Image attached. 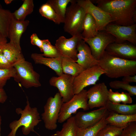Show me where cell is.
<instances>
[{
	"label": "cell",
	"mask_w": 136,
	"mask_h": 136,
	"mask_svg": "<svg viewBox=\"0 0 136 136\" xmlns=\"http://www.w3.org/2000/svg\"><path fill=\"white\" fill-rule=\"evenodd\" d=\"M96 6L108 13L112 23L124 26L136 23V0H97Z\"/></svg>",
	"instance_id": "1"
},
{
	"label": "cell",
	"mask_w": 136,
	"mask_h": 136,
	"mask_svg": "<svg viewBox=\"0 0 136 136\" xmlns=\"http://www.w3.org/2000/svg\"><path fill=\"white\" fill-rule=\"evenodd\" d=\"M98 65L108 77L116 78L136 74V60L121 58L105 51L99 60Z\"/></svg>",
	"instance_id": "2"
},
{
	"label": "cell",
	"mask_w": 136,
	"mask_h": 136,
	"mask_svg": "<svg viewBox=\"0 0 136 136\" xmlns=\"http://www.w3.org/2000/svg\"><path fill=\"white\" fill-rule=\"evenodd\" d=\"M26 105L23 110L20 108L16 110L18 115H20V118L15 120L9 124L11 131L8 136H16V133L18 129L22 126V131L25 135L34 131L35 127L41 121L40 114L36 107L31 108L28 98H27Z\"/></svg>",
	"instance_id": "3"
},
{
	"label": "cell",
	"mask_w": 136,
	"mask_h": 136,
	"mask_svg": "<svg viewBox=\"0 0 136 136\" xmlns=\"http://www.w3.org/2000/svg\"><path fill=\"white\" fill-rule=\"evenodd\" d=\"M70 3V5L66 8L63 22V29L65 32L73 36L82 33L86 13L76 0H73Z\"/></svg>",
	"instance_id": "4"
},
{
	"label": "cell",
	"mask_w": 136,
	"mask_h": 136,
	"mask_svg": "<svg viewBox=\"0 0 136 136\" xmlns=\"http://www.w3.org/2000/svg\"><path fill=\"white\" fill-rule=\"evenodd\" d=\"M16 70L14 80L26 88L41 86L40 75L34 69L31 62L23 59L13 66Z\"/></svg>",
	"instance_id": "5"
},
{
	"label": "cell",
	"mask_w": 136,
	"mask_h": 136,
	"mask_svg": "<svg viewBox=\"0 0 136 136\" xmlns=\"http://www.w3.org/2000/svg\"><path fill=\"white\" fill-rule=\"evenodd\" d=\"M87 91L84 89L79 93L75 94L69 101L63 103L59 114L58 123H61L65 122L79 109L84 111L89 109Z\"/></svg>",
	"instance_id": "6"
},
{
	"label": "cell",
	"mask_w": 136,
	"mask_h": 136,
	"mask_svg": "<svg viewBox=\"0 0 136 136\" xmlns=\"http://www.w3.org/2000/svg\"><path fill=\"white\" fill-rule=\"evenodd\" d=\"M63 103L58 92L53 97L50 96L48 99L44 106V112L41 114L42 119L47 129L52 130L57 128V122Z\"/></svg>",
	"instance_id": "7"
},
{
	"label": "cell",
	"mask_w": 136,
	"mask_h": 136,
	"mask_svg": "<svg viewBox=\"0 0 136 136\" xmlns=\"http://www.w3.org/2000/svg\"><path fill=\"white\" fill-rule=\"evenodd\" d=\"M105 73L98 65L84 70L74 78L73 89L74 94L79 93L88 86L95 84L100 76Z\"/></svg>",
	"instance_id": "8"
},
{
	"label": "cell",
	"mask_w": 136,
	"mask_h": 136,
	"mask_svg": "<svg viewBox=\"0 0 136 136\" xmlns=\"http://www.w3.org/2000/svg\"><path fill=\"white\" fill-rule=\"evenodd\" d=\"M82 39L90 47L93 56L98 60L104 54L107 46L116 41L114 36L105 30L99 31L93 38Z\"/></svg>",
	"instance_id": "9"
},
{
	"label": "cell",
	"mask_w": 136,
	"mask_h": 136,
	"mask_svg": "<svg viewBox=\"0 0 136 136\" xmlns=\"http://www.w3.org/2000/svg\"><path fill=\"white\" fill-rule=\"evenodd\" d=\"M78 4L82 7L86 13L91 15L94 19L98 31L104 30L106 26L112 23L111 16L107 13L94 5L90 0H76Z\"/></svg>",
	"instance_id": "10"
},
{
	"label": "cell",
	"mask_w": 136,
	"mask_h": 136,
	"mask_svg": "<svg viewBox=\"0 0 136 136\" xmlns=\"http://www.w3.org/2000/svg\"><path fill=\"white\" fill-rule=\"evenodd\" d=\"M136 30V23L131 25L124 26L111 23L106 26L104 30L115 38V42L121 43L127 41L135 45Z\"/></svg>",
	"instance_id": "11"
},
{
	"label": "cell",
	"mask_w": 136,
	"mask_h": 136,
	"mask_svg": "<svg viewBox=\"0 0 136 136\" xmlns=\"http://www.w3.org/2000/svg\"><path fill=\"white\" fill-rule=\"evenodd\" d=\"M109 113L105 107L88 112H80L74 116L75 123L79 128L84 129L92 127L97 123Z\"/></svg>",
	"instance_id": "12"
},
{
	"label": "cell",
	"mask_w": 136,
	"mask_h": 136,
	"mask_svg": "<svg viewBox=\"0 0 136 136\" xmlns=\"http://www.w3.org/2000/svg\"><path fill=\"white\" fill-rule=\"evenodd\" d=\"M82 39L81 33L77 34L69 39L61 36L56 40L55 46L62 57H67L76 61L77 59L78 45Z\"/></svg>",
	"instance_id": "13"
},
{
	"label": "cell",
	"mask_w": 136,
	"mask_h": 136,
	"mask_svg": "<svg viewBox=\"0 0 136 136\" xmlns=\"http://www.w3.org/2000/svg\"><path fill=\"white\" fill-rule=\"evenodd\" d=\"M74 77L63 73L57 77H52L49 80L50 85L58 89L63 103L69 101L74 95L73 89Z\"/></svg>",
	"instance_id": "14"
},
{
	"label": "cell",
	"mask_w": 136,
	"mask_h": 136,
	"mask_svg": "<svg viewBox=\"0 0 136 136\" xmlns=\"http://www.w3.org/2000/svg\"><path fill=\"white\" fill-rule=\"evenodd\" d=\"M108 90L104 82L95 84L87 91L89 109L105 107L108 99Z\"/></svg>",
	"instance_id": "15"
},
{
	"label": "cell",
	"mask_w": 136,
	"mask_h": 136,
	"mask_svg": "<svg viewBox=\"0 0 136 136\" xmlns=\"http://www.w3.org/2000/svg\"><path fill=\"white\" fill-rule=\"evenodd\" d=\"M105 51L114 56L129 60H136V47L132 44L115 42L107 47Z\"/></svg>",
	"instance_id": "16"
},
{
	"label": "cell",
	"mask_w": 136,
	"mask_h": 136,
	"mask_svg": "<svg viewBox=\"0 0 136 136\" xmlns=\"http://www.w3.org/2000/svg\"><path fill=\"white\" fill-rule=\"evenodd\" d=\"M77 50L75 61L85 69L98 65L99 60L94 57L90 47L83 39L79 43Z\"/></svg>",
	"instance_id": "17"
},
{
	"label": "cell",
	"mask_w": 136,
	"mask_h": 136,
	"mask_svg": "<svg viewBox=\"0 0 136 136\" xmlns=\"http://www.w3.org/2000/svg\"><path fill=\"white\" fill-rule=\"evenodd\" d=\"M29 21L28 20L18 21L13 17L10 23L9 31V42L17 47L21 48L20 44V38L28 25Z\"/></svg>",
	"instance_id": "18"
},
{
	"label": "cell",
	"mask_w": 136,
	"mask_h": 136,
	"mask_svg": "<svg viewBox=\"0 0 136 136\" xmlns=\"http://www.w3.org/2000/svg\"><path fill=\"white\" fill-rule=\"evenodd\" d=\"M31 57L35 63L48 66L54 71L58 76L63 73L61 65L62 57L56 58L47 57L42 54L33 53L31 54Z\"/></svg>",
	"instance_id": "19"
},
{
	"label": "cell",
	"mask_w": 136,
	"mask_h": 136,
	"mask_svg": "<svg viewBox=\"0 0 136 136\" xmlns=\"http://www.w3.org/2000/svg\"><path fill=\"white\" fill-rule=\"evenodd\" d=\"M4 55L13 65L24 58L19 48L9 42L6 44L0 50Z\"/></svg>",
	"instance_id": "20"
},
{
	"label": "cell",
	"mask_w": 136,
	"mask_h": 136,
	"mask_svg": "<svg viewBox=\"0 0 136 136\" xmlns=\"http://www.w3.org/2000/svg\"><path fill=\"white\" fill-rule=\"evenodd\" d=\"M108 124L120 127H124L129 123L136 121V114L125 115L109 112L106 118Z\"/></svg>",
	"instance_id": "21"
},
{
	"label": "cell",
	"mask_w": 136,
	"mask_h": 136,
	"mask_svg": "<svg viewBox=\"0 0 136 136\" xmlns=\"http://www.w3.org/2000/svg\"><path fill=\"white\" fill-rule=\"evenodd\" d=\"M99 31L95 21L92 16L89 13H86L83 23L82 39H89L96 36Z\"/></svg>",
	"instance_id": "22"
},
{
	"label": "cell",
	"mask_w": 136,
	"mask_h": 136,
	"mask_svg": "<svg viewBox=\"0 0 136 136\" xmlns=\"http://www.w3.org/2000/svg\"><path fill=\"white\" fill-rule=\"evenodd\" d=\"M105 107L109 112L125 115L136 114V104L128 105L113 103L109 100Z\"/></svg>",
	"instance_id": "23"
},
{
	"label": "cell",
	"mask_w": 136,
	"mask_h": 136,
	"mask_svg": "<svg viewBox=\"0 0 136 136\" xmlns=\"http://www.w3.org/2000/svg\"><path fill=\"white\" fill-rule=\"evenodd\" d=\"M61 67L63 73L75 77L85 69L72 59L62 57Z\"/></svg>",
	"instance_id": "24"
},
{
	"label": "cell",
	"mask_w": 136,
	"mask_h": 136,
	"mask_svg": "<svg viewBox=\"0 0 136 136\" xmlns=\"http://www.w3.org/2000/svg\"><path fill=\"white\" fill-rule=\"evenodd\" d=\"M13 18L12 13L3 8L0 4V33L7 38L11 22Z\"/></svg>",
	"instance_id": "25"
},
{
	"label": "cell",
	"mask_w": 136,
	"mask_h": 136,
	"mask_svg": "<svg viewBox=\"0 0 136 136\" xmlns=\"http://www.w3.org/2000/svg\"><path fill=\"white\" fill-rule=\"evenodd\" d=\"M34 4L32 0H24L20 8L12 14L14 18L18 21L25 20L26 17L33 12Z\"/></svg>",
	"instance_id": "26"
},
{
	"label": "cell",
	"mask_w": 136,
	"mask_h": 136,
	"mask_svg": "<svg viewBox=\"0 0 136 136\" xmlns=\"http://www.w3.org/2000/svg\"><path fill=\"white\" fill-rule=\"evenodd\" d=\"M63 123L61 130L56 132L55 136H77L78 127L75 123L74 116H72Z\"/></svg>",
	"instance_id": "27"
},
{
	"label": "cell",
	"mask_w": 136,
	"mask_h": 136,
	"mask_svg": "<svg viewBox=\"0 0 136 136\" xmlns=\"http://www.w3.org/2000/svg\"><path fill=\"white\" fill-rule=\"evenodd\" d=\"M73 0H49V3L63 23L67 6Z\"/></svg>",
	"instance_id": "28"
},
{
	"label": "cell",
	"mask_w": 136,
	"mask_h": 136,
	"mask_svg": "<svg viewBox=\"0 0 136 136\" xmlns=\"http://www.w3.org/2000/svg\"><path fill=\"white\" fill-rule=\"evenodd\" d=\"M108 99L115 104H120L121 102L123 104H127L132 102V98L128 93L114 92L111 89L108 90Z\"/></svg>",
	"instance_id": "29"
},
{
	"label": "cell",
	"mask_w": 136,
	"mask_h": 136,
	"mask_svg": "<svg viewBox=\"0 0 136 136\" xmlns=\"http://www.w3.org/2000/svg\"><path fill=\"white\" fill-rule=\"evenodd\" d=\"M104 117L99 122L95 125L86 128H78L77 136H96L99 130L108 124L106 118Z\"/></svg>",
	"instance_id": "30"
},
{
	"label": "cell",
	"mask_w": 136,
	"mask_h": 136,
	"mask_svg": "<svg viewBox=\"0 0 136 136\" xmlns=\"http://www.w3.org/2000/svg\"><path fill=\"white\" fill-rule=\"evenodd\" d=\"M39 12L42 16L56 24H59L62 23L59 17L47 2L42 5L39 8Z\"/></svg>",
	"instance_id": "31"
},
{
	"label": "cell",
	"mask_w": 136,
	"mask_h": 136,
	"mask_svg": "<svg viewBox=\"0 0 136 136\" xmlns=\"http://www.w3.org/2000/svg\"><path fill=\"white\" fill-rule=\"evenodd\" d=\"M42 41V52L43 53L42 54L43 56L51 58L62 57L56 47L52 45L48 39L43 40Z\"/></svg>",
	"instance_id": "32"
},
{
	"label": "cell",
	"mask_w": 136,
	"mask_h": 136,
	"mask_svg": "<svg viewBox=\"0 0 136 136\" xmlns=\"http://www.w3.org/2000/svg\"><path fill=\"white\" fill-rule=\"evenodd\" d=\"M124 128L107 124L99 130L96 136H118L121 134Z\"/></svg>",
	"instance_id": "33"
},
{
	"label": "cell",
	"mask_w": 136,
	"mask_h": 136,
	"mask_svg": "<svg viewBox=\"0 0 136 136\" xmlns=\"http://www.w3.org/2000/svg\"><path fill=\"white\" fill-rule=\"evenodd\" d=\"M109 85L114 89H122L127 91L131 96L136 95V86L130 85L129 83L123 81H112L109 83Z\"/></svg>",
	"instance_id": "34"
},
{
	"label": "cell",
	"mask_w": 136,
	"mask_h": 136,
	"mask_svg": "<svg viewBox=\"0 0 136 136\" xmlns=\"http://www.w3.org/2000/svg\"><path fill=\"white\" fill-rule=\"evenodd\" d=\"M16 72L13 66L9 69H0V89L3 88L7 81L14 77Z\"/></svg>",
	"instance_id": "35"
},
{
	"label": "cell",
	"mask_w": 136,
	"mask_h": 136,
	"mask_svg": "<svg viewBox=\"0 0 136 136\" xmlns=\"http://www.w3.org/2000/svg\"><path fill=\"white\" fill-rule=\"evenodd\" d=\"M121 136H136V121L129 123L124 128Z\"/></svg>",
	"instance_id": "36"
},
{
	"label": "cell",
	"mask_w": 136,
	"mask_h": 136,
	"mask_svg": "<svg viewBox=\"0 0 136 136\" xmlns=\"http://www.w3.org/2000/svg\"><path fill=\"white\" fill-rule=\"evenodd\" d=\"M13 67L0 50V69H9Z\"/></svg>",
	"instance_id": "37"
},
{
	"label": "cell",
	"mask_w": 136,
	"mask_h": 136,
	"mask_svg": "<svg viewBox=\"0 0 136 136\" xmlns=\"http://www.w3.org/2000/svg\"><path fill=\"white\" fill-rule=\"evenodd\" d=\"M30 39L31 44L33 45L38 47L41 52H42V40L40 39L36 33H33L31 35Z\"/></svg>",
	"instance_id": "38"
},
{
	"label": "cell",
	"mask_w": 136,
	"mask_h": 136,
	"mask_svg": "<svg viewBox=\"0 0 136 136\" xmlns=\"http://www.w3.org/2000/svg\"><path fill=\"white\" fill-rule=\"evenodd\" d=\"M122 81L128 83L136 82V75L128 76L123 77Z\"/></svg>",
	"instance_id": "39"
},
{
	"label": "cell",
	"mask_w": 136,
	"mask_h": 136,
	"mask_svg": "<svg viewBox=\"0 0 136 136\" xmlns=\"http://www.w3.org/2000/svg\"><path fill=\"white\" fill-rule=\"evenodd\" d=\"M7 98L6 93L3 88L0 89V103H4Z\"/></svg>",
	"instance_id": "40"
},
{
	"label": "cell",
	"mask_w": 136,
	"mask_h": 136,
	"mask_svg": "<svg viewBox=\"0 0 136 136\" xmlns=\"http://www.w3.org/2000/svg\"><path fill=\"white\" fill-rule=\"evenodd\" d=\"M7 43V38L0 33V50Z\"/></svg>",
	"instance_id": "41"
},
{
	"label": "cell",
	"mask_w": 136,
	"mask_h": 136,
	"mask_svg": "<svg viewBox=\"0 0 136 136\" xmlns=\"http://www.w3.org/2000/svg\"><path fill=\"white\" fill-rule=\"evenodd\" d=\"M5 3L7 4H9L12 2L13 0H5L4 1Z\"/></svg>",
	"instance_id": "42"
},
{
	"label": "cell",
	"mask_w": 136,
	"mask_h": 136,
	"mask_svg": "<svg viewBox=\"0 0 136 136\" xmlns=\"http://www.w3.org/2000/svg\"><path fill=\"white\" fill-rule=\"evenodd\" d=\"M1 121H2V119H1V116L0 115V136H1Z\"/></svg>",
	"instance_id": "43"
},
{
	"label": "cell",
	"mask_w": 136,
	"mask_h": 136,
	"mask_svg": "<svg viewBox=\"0 0 136 136\" xmlns=\"http://www.w3.org/2000/svg\"><path fill=\"white\" fill-rule=\"evenodd\" d=\"M118 136H121V135H119Z\"/></svg>",
	"instance_id": "44"
}]
</instances>
